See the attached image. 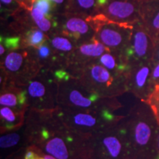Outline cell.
Segmentation results:
<instances>
[{
	"label": "cell",
	"instance_id": "obj_13",
	"mask_svg": "<svg viewBox=\"0 0 159 159\" xmlns=\"http://www.w3.org/2000/svg\"><path fill=\"white\" fill-rule=\"evenodd\" d=\"M140 20L153 41L159 35V0H142Z\"/></svg>",
	"mask_w": 159,
	"mask_h": 159
},
{
	"label": "cell",
	"instance_id": "obj_34",
	"mask_svg": "<svg viewBox=\"0 0 159 159\" xmlns=\"http://www.w3.org/2000/svg\"><path fill=\"white\" fill-rule=\"evenodd\" d=\"M43 157H44L45 159H56L53 156H49V155H47V154H44L43 152Z\"/></svg>",
	"mask_w": 159,
	"mask_h": 159
},
{
	"label": "cell",
	"instance_id": "obj_7",
	"mask_svg": "<svg viewBox=\"0 0 159 159\" xmlns=\"http://www.w3.org/2000/svg\"><path fill=\"white\" fill-rule=\"evenodd\" d=\"M95 31L94 36L110 50L122 55L130 40L133 26L108 21L97 16H89Z\"/></svg>",
	"mask_w": 159,
	"mask_h": 159
},
{
	"label": "cell",
	"instance_id": "obj_27",
	"mask_svg": "<svg viewBox=\"0 0 159 159\" xmlns=\"http://www.w3.org/2000/svg\"><path fill=\"white\" fill-rule=\"evenodd\" d=\"M20 7L16 0H1L2 12H14Z\"/></svg>",
	"mask_w": 159,
	"mask_h": 159
},
{
	"label": "cell",
	"instance_id": "obj_32",
	"mask_svg": "<svg viewBox=\"0 0 159 159\" xmlns=\"http://www.w3.org/2000/svg\"><path fill=\"white\" fill-rule=\"evenodd\" d=\"M48 1L51 2L55 5V8H56L57 6H63L64 10L67 2V0H48Z\"/></svg>",
	"mask_w": 159,
	"mask_h": 159
},
{
	"label": "cell",
	"instance_id": "obj_29",
	"mask_svg": "<svg viewBox=\"0 0 159 159\" xmlns=\"http://www.w3.org/2000/svg\"><path fill=\"white\" fill-rule=\"evenodd\" d=\"M150 85L152 89H154L156 85H159V63L152 67L150 76Z\"/></svg>",
	"mask_w": 159,
	"mask_h": 159
},
{
	"label": "cell",
	"instance_id": "obj_1",
	"mask_svg": "<svg viewBox=\"0 0 159 159\" xmlns=\"http://www.w3.org/2000/svg\"><path fill=\"white\" fill-rule=\"evenodd\" d=\"M26 131L34 148L56 159H89L91 136L71 130L56 113L33 110Z\"/></svg>",
	"mask_w": 159,
	"mask_h": 159
},
{
	"label": "cell",
	"instance_id": "obj_3",
	"mask_svg": "<svg viewBox=\"0 0 159 159\" xmlns=\"http://www.w3.org/2000/svg\"><path fill=\"white\" fill-rule=\"evenodd\" d=\"M56 113L69 128L88 136L112 128L122 119L106 107L88 109L58 108Z\"/></svg>",
	"mask_w": 159,
	"mask_h": 159
},
{
	"label": "cell",
	"instance_id": "obj_25",
	"mask_svg": "<svg viewBox=\"0 0 159 159\" xmlns=\"http://www.w3.org/2000/svg\"><path fill=\"white\" fill-rule=\"evenodd\" d=\"M21 135L18 133L3 135L0 138V147L2 149H7L16 146L21 141Z\"/></svg>",
	"mask_w": 159,
	"mask_h": 159
},
{
	"label": "cell",
	"instance_id": "obj_19",
	"mask_svg": "<svg viewBox=\"0 0 159 159\" xmlns=\"http://www.w3.org/2000/svg\"><path fill=\"white\" fill-rule=\"evenodd\" d=\"M30 14L32 19L36 25L37 27H39L43 33L51 32L52 30L57 29V26H58V21L54 17H47L44 13L40 11L35 5H33V8L31 9Z\"/></svg>",
	"mask_w": 159,
	"mask_h": 159
},
{
	"label": "cell",
	"instance_id": "obj_35",
	"mask_svg": "<svg viewBox=\"0 0 159 159\" xmlns=\"http://www.w3.org/2000/svg\"><path fill=\"white\" fill-rule=\"evenodd\" d=\"M35 1H36V0H33V4H34V3H35Z\"/></svg>",
	"mask_w": 159,
	"mask_h": 159
},
{
	"label": "cell",
	"instance_id": "obj_33",
	"mask_svg": "<svg viewBox=\"0 0 159 159\" xmlns=\"http://www.w3.org/2000/svg\"><path fill=\"white\" fill-rule=\"evenodd\" d=\"M156 151H157V156L156 159H159V128L157 133V138H156Z\"/></svg>",
	"mask_w": 159,
	"mask_h": 159
},
{
	"label": "cell",
	"instance_id": "obj_5",
	"mask_svg": "<svg viewBox=\"0 0 159 159\" xmlns=\"http://www.w3.org/2000/svg\"><path fill=\"white\" fill-rule=\"evenodd\" d=\"M79 81L88 90L103 98L114 95L115 89L120 93L126 91L125 75H115L98 63H89Z\"/></svg>",
	"mask_w": 159,
	"mask_h": 159
},
{
	"label": "cell",
	"instance_id": "obj_24",
	"mask_svg": "<svg viewBox=\"0 0 159 159\" xmlns=\"http://www.w3.org/2000/svg\"><path fill=\"white\" fill-rule=\"evenodd\" d=\"M144 102L150 107L159 125V85L155 87L153 91Z\"/></svg>",
	"mask_w": 159,
	"mask_h": 159
},
{
	"label": "cell",
	"instance_id": "obj_9",
	"mask_svg": "<svg viewBox=\"0 0 159 159\" xmlns=\"http://www.w3.org/2000/svg\"><path fill=\"white\" fill-rule=\"evenodd\" d=\"M142 0H108L99 7L94 16L108 21L133 26L140 20V5Z\"/></svg>",
	"mask_w": 159,
	"mask_h": 159
},
{
	"label": "cell",
	"instance_id": "obj_26",
	"mask_svg": "<svg viewBox=\"0 0 159 159\" xmlns=\"http://www.w3.org/2000/svg\"><path fill=\"white\" fill-rule=\"evenodd\" d=\"M33 5L37 7L41 11H42L47 17L53 18L52 13L56 8L51 2L48 0H36Z\"/></svg>",
	"mask_w": 159,
	"mask_h": 159
},
{
	"label": "cell",
	"instance_id": "obj_31",
	"mask_svg": "<svg viewBox=\"0 0 159 159\" xmlns=\"http://www.w3.org/2000/svg\"><path fill=\"white\" fill-rule=\"evenodd\" d=\"M16 2L19 4L20 7L26 10H29L30 11L33 8V0H16Z\"/></svg>",
	"mask_w": 159,
	"mask_h": 159
},
{
	"label": "cell",
	"instance_id": "obj_30",
	"mask_svg": "<svg viewBox=\"0 0 159 159\" xmlns=\"http://www.w3.org/2000/svg\"><path fill=\"white\" fill-rule=\"evenodd\" d=\"M158 63H159V35L154 41L153 53H152V59H151V63L152 66H154Z\"/></svg>",
	"mask_w": 159,
	"mask_h": 159
},
{
	"label": "cell",
	"instance_id": "obj_21",
	"mask_svg": "<svg viewBox=\"0 0 159 159\" xmlns=\"http://www.w3.org/2000/svg\"><path fill=\"white\" fill-rule=\"evenodd\" d=\"M22 42L27 47L36 49L48 41V37L39 27L30 29L24 35Z\"/></svg>",
	"mask_w": 159,
	"mask_h": 159
},
{
	"label": "cell",
	"instance_id": "obj_10",
	"mask_svg": "<svg viewBox=\"0 0 159 159\" xmlns=\"http://www.w3.org/2000/svg\"><path fill=\"white\" fill-rule=\"evenodd\" d=\"M53 81L51 79L44 80L41 77L30 80L26 89L27 96V105L33 110H54L57 105V94H53Z\"/></svg>",
	"mask_w": 159,
	"mask_h": 159
},
{
	"label": "cell",
	"instance_id": "obj_12",
	"mask_svg": "<svg viewBox=\"0 0 159 159\" xmlns=\"http://www.w3.org/2000/svg\"><path fill=\"white\" fill-rule=\"evenodd\" d=\"M63 20L62 21L61 34L75 41H90L95 35V31L89 16L62 13Z\"/></svg>",
	"mask_w": 159,
	"mask_h": 159
},
{
	"label": "cell",
	"instance_id": "obj_4",
	"mask_svg": "<svg viewBox=\"0 0 159 159\" xmlns=\"http://www.w3.org/2000/svg\"><path fill=\"white\" fill-rule=\"evenodd\" d=\"M89 159H129L126 132L122 124L91 137Z\"/></svg>",
	"mask_w": 159,
	"mask_h": 159
},
{
	"label": "cell",
	"instance_id": "obj_15",
	"mask_svg": "<svg viewBox=\"0 0 159 159\" xmlns=\"http://www.w3.org/2000/svg\"><path fill=\"white\" fill-rule=\"evenodd\" d=\"M111 50L94 36L88 42L82 43L75 49L71 53V57H73L72 60H76L77 63L82 62L83 64H86L88 61L91 62V59L99 57L105 52Z\"/></svg>",
	"mask_w": 159,
	"mask_h": 159
},
{
	"label": "cell",
	"instance_id": "obj_28",
	"mask_svg": "<svg viewBox=\"0 0 159 159\" xmlns=\"http://www.w3.org/2000/svg\"><path fill=\"white\" fill-rule=\"evenodd\" d=\"M25 159H45L43 152L39 149L31 147L26 152Z\"/></svg>",
	"mask_w": 159,
	"mask_h": 159
},
{
	"label": "cell",
	"instance_id": "obj_18",
	"mask_svg": "<svg viewBox=\"0 0 159 159\" xmlns=\"http://www.w3.org/2000/svg\"><path fill=\"white\" fill-rule=\"evenodd\" d=\"M24 113L25 111L2 106L0 109L1 128L11 130L21 127L24 120Z\"/></svg>",
	"mask_w": 159,
	"mask_h": 159
},
{
	"label": "cell",
	"instance_id": "obj_17",
	"mask_svg": "<svg viewBox=\"0 0 159 159\" xmlns=\"http://www.w3.org/2000/svg\"><path fill=\"white\" fill-rule=\"evenodd\" d=\"M97 8V0H67L64 13L91 16Z\"/></svg>",
	"mask_w": 159,
	"mask_h": 159
},
{
	"label": "cell",
	"instance_id": "obj_6",
	"mask_svg": "<svg viewBox=\"0 0 159 159\" xmlns=\"http://www.w3.org/2000/svg\"><path fill=\"white\" fill-rule=\"evenodd\" d=\"M57 105L60 108H105L102 104V97L88 90L79 80L68 78L56 80Z\"/></svg>",
	"mask_w": 159,
	"mask_h": 159
},
{
	"label": "cell",
	"instance_id": "obj_2",
	"mask_svg": "<svg viewBox=\"0 0 159 159\" xmlns=\"http://www.w3.org/2000/svg\"><path fill=\"white\" fill-rule=\"evenodd\" d=\"M122 125L126 132L129 159H156L159 125L150 107L141 101Z\"/></svg>",
	"mask_w": 159,
	"mask_h": 159
},
{
	"label": "cell",
	"instance_id": "obj_8",
	"mask_svg": "<svg viewBox=\"0 0 159 159\" xmlns=\"http://www.w3.org/2000/svg\"><path fill=\"white\" fill-rule=\"evenodd\" d=\"M153 49V40L139 21L133 26L130 40L122 56L128 65L151 62Z\"/></svg>",
	"mask_w": 159,
	"mask_h": 159
},
{
	"label": "cell",
	"instance_id": "obj_16",
	"mask_svg": "<svg viewBox=\"0 0 159 159\" xmlns=\"http://www.w3.org/2000/svg\"><path fill=\"white\" fill-rule=\"evenodd\" d=\"M1 106L10 107L16 110L25 111L27 105V96L26 90L8 88L4 89L0 96Z\"/></svg>",
	"mask_w": 159,
	"mask_h": 159
},
{
	"label": "cell",
	"instance_id": "obj_20",
	"mask_svg": "<svg viewBox=\"0 0 159 159\" xmlns=\"http://www.w3.org/2000/svg\"><path fill=\"white\" fill-rule=\"evenodd\" d=\"M36 60L39 65L49 66L55 64L57 61V53L52 47H49L48 42H45L43 45L35 49Z\"/></svg>",
	"mask_w": 159,
	"mask_h": 159
},
{
	"label": "cell",
	"instance_id": "obj_11",
	"mask_svg": "<svg viewBox=\"0 0 159 159\" xmlns=\"http://www.w3.org/2000/svg\"><path fill=\"white\" fill-rule=\"evenodd\" d=\"M151 62H144L130 65L125 74L126 91H130L142 102H145L153 91L150 85L152 70Z\"/></svg>",
	"mask_w": 159,
	"mask_h": 159
},
{
	"label": "cell",
	"instance_id": "obj_23",
	"mask_svg": "<svg viewBox=\"0 0 159 159\" xmlns=\"http://www.w3.org/2000/svg\"><path fill=\"white\" fill-rule=\"evenodd\" d=\"M21 39L20 36L13 37H3L0 39V55L1 57L5 54L7 50H13L18 49L21 46Z\"/></svg>",
	"mask_w": 159,
	"mask_h": 159
},
{
	"label": "cell",
	"instance_id": "obj_22",
	"mask_svg": "<svg viewBox=\"0 0 159 159\" xmlns=\"http://www.w3.org/2000/svg\"><path fill=\"white\" fill-rule=\"evenodd\" d=\"M51 47L55 49L57 54L63 55L64 54H71L76 49L74 42L65 35H55L50 40Z\"/></svg>",
	"mask_w": 159,
	"mask_h": 159
},
{
	"label": "cell",
	"instance_id": "obj_14",
	"mask_svg": "<svg viewBox=\"0 0 159 159\" xmlns=\"http://www.w3.org/2000/svg\"><path fill=\"white\" fill-rule=\"evenodd\" d=\"M34 64L39 65V63L38 61L33 62L29 58L27 51L11 52L4 57L3 61L4 70L13 77L27 75V72L30 70L29 66H35Z\"/></svg>",
	"mask_w": 159,
	"mask_h": 159
}]
</instances>
